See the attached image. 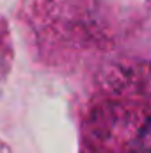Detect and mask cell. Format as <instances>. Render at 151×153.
<instances>
[{
  "label": "cell",
  "mask_w": 151,
  "mask_h": 153,
  "mask_svg": "<svg viewBox=\"0 0 151 153\" xmlns=\"http://www.w3.org/2000/svg\"><path fill=\"white\" fill-rule=\"evenodd\" d=\"M137 153H151V119L144 125L137 139Z\"/></svg>",
  "instance_id": "6da1fadb"
}]
</instances>
